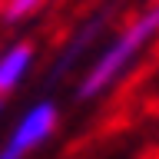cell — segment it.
<instances>
[{
	"label": "cell",
	"mask_w": 159,
	"mask_h": 159,
	"mask_svg": "<svg viewBox=\"0 0 159 159\" xmlns=\"http://www.w3.org/2000/svg\"><path fill=\"white\" fill-rule=\"evenodd\" d=\"M156 37H159V0H149L139 10V17L129 20L113 37V43H106L99 50V57L83 70V76L76 83V99H96L106 89H113Z\"/></svg>",
	"instance_id": "6da1fadb"
},
{
	"label": "cell",
	"mask_w": 159,
	"mask_h": 159,
	"mask_svg": "<svg viewBox=\"0 0 159 159\" xmlns=\"http://www.w3.org/2000/svg\"><path fill=\"white\" fill-rule=\"evenodd\" d=\"M60 126V106L53 99H37L23 116L13 123L10 136L0 146V159H27L30 152H37L43 143H50V136Z\"/></svg>",
	"instance_id": "7a4b0ae2"
},
{
	"label": "cell",
	"mask_w": 159,
	"mask_h": 159,
	"mask_svg": "<svg viewBox=\"0 0 159 159\" xmlns=\"http://www.w3.org/2000/svg\"><path fill=\"white\" fill-rule=\"evenodd\" d=\"M106 23H109V10H96V13H93V17H89L86 23H83V27H80L76 33L66 40V43H63V50H60L57 63H53V70H50V80L66 76L70 70H73L80 60L86 57V50L99 40V33L106 30Z\"/></svg>",
	"instance_id": "3957f363"
},
{
	"label": "cell",
	"mask_w": 159,
	"mask_h": 159,
	"mask_svg": "<svg viewBox=\"0 0 159 159\" xmlns=\"http://www.w3.org/2000/svg\"><path fill=\"white\" fill-rule=\"evenodd\" d=\"M33 60H37V47L30 40H13L0 50V96L10 99V93L23 86V80L33 70Z\"/></svg>",
	"instance_id": "277c9868"
},
{
	"label": "cell",
	"mask_w": 159,
	"mask_h": 159,
	"mask_svg": "<svg viewBox=\"0 0 159 159\" xmlns=\"http://www.w3.org/2000/svg\"><path fill=\"white\" fill-rule=\"evenodd\" d=\"M43 3H47V0H3V3H0V20L10 23V27H17V23L30 20L33 13H40Z\"/></svg>",
	"instance_id": "5b68a950"
},
{
	"label": "cell",
	"mask_w": 159,
	"mask_h": 159,
	"mask_svg": "<svg viewBox=\"0 0 159 159\" xmlns=\"http://www.w3.org/2000/svg\"><path fill=\"white\" fill-rule=\"evenodd\" d=\"M3 113H7V96H0V119H3Z\"/></svg>",
	"instance_id": "8992f818"
},
{
	"label": "cell",
	"mask_w": 159,
	"mask_h": 159,
	"mask_svg": "<svg viewBox=\"0 0 159 159\" xmlns=\"http://www.w3.org/2000/svg\"><path fill=\"white\" fill-rule=\"evenodd\" d=\"M0 3H3V0H0Z\"/></svg>",
	"instance_id": "52a82bcc"
},
{
	"label": "cell",
	"mask_w": 159,
	"mask_h": 159,
	"mask_svg": "<svg viewBox=\"0 0 159 159\" xmlns=\"http://www.w3.org/2000/svg\"><path fill=\"white\" fill-rule=\"evenodd\" d=\"M146 3H149V0H146Z\"/></svg>",
	"instance_id": "ba28073f"
}]
</instances>
